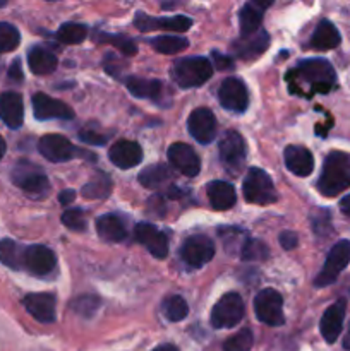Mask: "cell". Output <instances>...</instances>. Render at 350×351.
I'll use <instances>...</instances> for the list:
<instances>
[{
	"label": "cell",
	"instance_id": "1",
	"mask_svg": "<svg viewBox=\"0 0 350 351\" xmlns=\"http://www.w3.org/2000/svg\"><path fill=\"white\" fill-rule=\"evenodd\" d=\"M290 91L304 98L316 93H328L335 88L336 74L333 65L325 58H309L295 65L287 74Z\"/></svg>",
	"mask_w": 350,
	"mask_h": 351
},
{
	"label": "cell",
	"instance_id": "2",
	"mask_svg": "<svg viewBox=\"0 0 350 351\" xmlns=\"http://www.w3.org/2000/svg\"><path fill=\"white\" fill-rule=\"evenodd\" d=\"M350 187V154L331 151L323 165L318 189L326 197H335Z\"/></svg>",
	"mask_w": 350,
	"mask_h": 351
},
{
	"label": "cell",
	"instance_id": "3",
	"mask_svg": "<svg viewBox=\"0 0 350 351\" xmlns=\"http://www.w3.org/2000/svg\"><path fill=\"white\" fill-rule=\"evenodd\" d=\"M172 75L182 89L199 88L211 77L213 67L205 57H185L175 62Z\"/></svg>",
	"mask_w": 350,
	"mask_h": 351
},
{
	"label": "cell",
	"instance_id": "4",
	"mask_svg": "<svg viewBox=\"0 0 350 351\" xmlns=\"http://www.w3.org/2000/svg\"><path fill=\"white\" fill-rule=\"evenodd\" d=\"M12 182L31 199H45L50 192L47 175L30 161H19L14 167Z\"/></svg>",
	"mask_w": 350,
	"mask_h": 351
},
{
	"label": "cell",
	"instance_id": "5",
	"mask_svg": "<svg viewBox=\"0 0 350 351\" xmlns=\"http://www.w3.org/2000/svg\"><path fill=\"white\" fill-rule=\"evenodd\" d=\"M244 197L247 202L257 206H268L277 201V191H275L273 180L270 175L259 168H250L247 171L242 184Z\"/></svg>",
	"mask_w": 350,
	"mask_h": 351
},
{
	"label": "cell",
	"instance_id": "6",
	"mask_svg": "<svg viewBox=\"0 0 350 351\" xmlns=\"http://www.w3.org/2000/svg\"><path fill=\"white\" fill-rule=\"evenodd\" d=\"M254 312H256V317L263 324L271 326V328H278V326L285 324L283 298L278 291L271 290V288H264L256 295V298H254Z\"/></svg>",
	"mask_w": 350,
	"mask_h": 351
},
{
	"label": "cell",
	"instance_id": "7",
	"mask_svg": "<svg viewBox=\"0 0 350 351\" xmlns=\"http://www.w3.org/2000/svg\"><path fill=\"white\" fill-rule=\"evenodd\" d=\"M350 263V242L349 240H340L329 250L326 263L323 269L319 271L318 278L314 280V285L318 288L329 287L336 281L338 274L349 266Z\"/></svg>",
	"mask_w": 350,
	"mask_h": 351
},
{
	"label": "cell",
	"instance_id": "8",
	"mask_svg": "<svg viewBox=\"0 0 350 351\" xmlns=\"http://www.w3.org/2000/svg\"><path fill=\"white\" fill-rule=\"evenodd\" d=\"M244 302L239 293H226L216 302L211 311V326L216 329L233 328L244 317Z\"/></svg>",
	"mask_w": 350,
	"mask_h": 351
},
{
	"label": "cell",
	"instance_id": "9",
	"mask_svg": "<svg viewBox=\"0 0 350 351\" xmlns=\"http://www.w3.org/2000/svg\"><path fill=\"white\" fill-rule=\"evenodd\" d=\"M38 149H40L41 156L47 158L51 163L71 161L81 154V149H78L67 137L60 136V134H47L41 137L38 143Z\"/></svg>",
	"mask_w": 350,
	"mask_h": 351
},
{
	"label": "cell",
	"instance_id": "10",
	"mask_svg": "<svg viewBox=\"0 0 350 351\" xmlns=\"http://www.w3.org/2000/svg\"><path fill=\"white\" fill-rule=\"evenodd\" d=\"M180 256L187 266L202 267L215 256V243L206 235H192L182 243Z\"/></svg>",
	"mask_w": 350,
	"mask_h": 351
},
{
	"label": "cell",
	"instance_id": "11",
	"mask_svg": "<svg viewBox=\"0 0 350 351\" xmlns=\"http://www.w3.org/2000/svg\"><path fill=\"white\" fill-rule=\"evenodd\" d=\"M218 98L223 108L233 113H244L249 106V91L240 79L229 77L218 89Z\"/></svg>",
	"mask_w": 350,
	"mask_h": 351
},
{
	"label": "cell",
	"instance_id": "12",
	"mask_svg": "<svg viewBox=\"0 0 350 351\" xmlns=\"http://www.w3.org/2000/svg\"><path fill=\"white\" fill-rule=\"evenodd\" d=\"M220 160L225 165L226 170H232L233 173L242 168L246 161V143L239 132L230 130L220 141Z\"/></svg>",
	"mask_w": 350,
	"mask_h": 351
},
{
	"label": "cell",
	"instance_id": "13",
	"mask_svg": "<svg viewBox=\"0 0 350 351\" xmlns=\"http://www.w3.org/2000/svg\"><path fill=\"white\" fill-rule=\"evenodd\" d=\"M57 264L54 250L45 245H30L24 249L23 256V269L30 271L34 276H45L51 273Z\"/></svg>",
	"mask_w": 350,
	"mask_h": 351
},
{
	"label": "cell",
	"instance_id": "14",
	"mask_svg": "<svg viewBox=\"0 0 350 351\" xmlns=\"http://www.w3.org/2000/svg\"><path fill=\"white\" fill-rule=\"evenodd\" d=\"M134 239L148 249V252L156 259H165L168 254V239L163 232L151 223H139L134 228Z\"/></svg>",
	"mask_w": 350,
	"mask_h": 351
},
{
	"label": "cell",
	"instance_id": "15",
	"mask_svg": "<svg viewBox=\"0 0 350 351\" xmlns=\"http://www.w3.org/2000/svg\"><path fill=\"white\" fill-rule=\"evenodd\" d=\"M168 161L185 177H196L201 170V161L189 144L175 143L168 147Z\"/></svg>",
	"mask_w": 350,
	"mask_h": 351
},
{
	"label": "cell",
	"instance_id": "16",
	"mask_svg": "<svg viewBox=\"0 0 350 351\" xmlns=\"http://www.w3.org/2000/svg\"><path fill=\"white\" fill-rule=\"evenodd\" d=\"M187 127L198 143L209 144L216 137V119L209 108H196L189 115Z\"/></svg>",
	"mask_w": 350,
	"mask_h": 351
},
{
	"label": "cell",
	"instance_id": "17",
	"mask_svg": "<svg viewBox=\"0 0 350 351\" xmlns=\"http://www.w3.org/2000/svg\"><path fill=\"white\" fill-rule=\"evenodd\" d=\"M33 110L34 117H36L38 120L74 119V112H72L71 106L65 105L60 99L50 98V96H47L45 93H36V95L33 96Z\"/></svg>",
	"mask_w": 350,
	"mask_h": 351
},
{
	"label": "cell",
	"instance_id": "18",
	"mask_svg": "<svg viewBox=\"0 0 350 351\" xmlns=\"http://www.w3.org/2000/svg\"><path fill=\"white\" fill-rule=\"evenodd\" d=\"M139 31H187L192 26V19L187 16H172V17H150L139 12L134 21Z\"/></svg>",
	"mask_w": 350,
	"mask_h": 351
},
{
	"label": "cell",
	"instance_id": "19",
	"mask_svg": "<svg viewBox=\"0 0 350 351\" xmlns=\"http://www.w3.org/2000/svg\"><path fill=\"white\" fill-rule=\"evenodd\" d=\"M110 161L120 170H129L143 161V149L134 141H117L108 151Z\"/></svg>",
	"mask_w": 350,
	"mask_h": 351
},
{
	"label": "cell",
	"instance_id": "20",
	"mask_svg": "<svg viewBox=\"0 0 350 351\" xmlns=\"http://www.w3.org/2000/svg\"><path fill=\"white\" fill-rule=\"evenodd\" d=\"M343 321H345V302L338 300L326 308L323 314L321 322H319V329H321V336L325 338L326 343L333 345L338 339L340 332L343 329Z\"/></svg>",
	"mask_w": 350,
	"mask_h": 351
},
{
	"label": "cell",
	"instance_id": "21",
	"mask_svg": "<svg viewBox=\"0 0 350 351\" xmlns=\"http://www.w3.org/2000/svg\"><path fill=\"white\" fill-rule=\"evenodd\" d=\"M23 305L38 322L50 324L55 321V298L50 293L26 295Z\"/></svg>",
	"mask_w": 350,
	"mask_h": 351
},
{
	"label": "cell",
	"instance_id": "22",
	"mask_svg": "<svg viewBox=\"0 0 350 351\" xmlns=\"http://www.w3.org/2000/svg\"><path fill=\"white\" fill-rule=\"evenodd\" d=\"M0 119L9 129H19L24 120V105L19 93L7 91L0 95Z\"/></svg>",
	"mask_w": 350,
	"mask_h": 351
},
{
	"label": "cell",
	"instance_id": "23",
	"mask_svg": "<svg viewBox=\"0 0 350 351\" xmlns=\"http://www.w3.org/2000/svg\"><path fill=\"white\" fill-rule=\"evenodd\" d=\"M283 158L288 170L297 177H309L314 170V158H312L311 151L305 149L304 146L285 147Z\"/></svg>",
	"mask_w": 350,
	"mask_h": 351
},
{
	"label": "cell",
	"instance_id": "24",
	"mask_svg": "<svg viewBox=\"0 0 350 351\" xmlns=\"http://www.w3.org/2000/svg\"><path fill=\"white\" fill-rule=\"evenodd\" d=\"M270 47V36L266 31H257V33L250 34V36H242L233 43V51L237 57L244 58V60H253V58L259 57L266 48Z\"/></svg>",
	"mask_w": 350,
	"mask_h": 351
},
{
	"label": "cell",
	"instance_id": "25",
	"mask_svg": "<svg viewBox=\"0 0 350 351\" xmlns=\"http://www.w3.org/2000/svg\"><path fill=\"white\" fill-rule=\"evenodd\" d=\"M270 2H249L240 9V33L242 36H250V34L261 31L263 24V14L266 7H270Z\"/></svg>",
	"mask_w": 350,
	"mask_h": 351
},
{
	"label": "cell",
	"instance_id": "26",
	"mask_svg": "<svg viewBox=\"0 0 350 351\" xmlns=\"http://www.w3.org/2000/svg\"><path fill=\"white\" fill-rule=\"evenodd\" d=\"M96 232L105 242H122L127 237V228L119 215H103L96 219Z\"/></svg>",
	"mask_w": 350,
	"mask_h": 351
},
{
	"label": "cell",
	"instance_id": "27",
	"mask_svg": "<svg viewBox=\"0 0 350 351\" xmlns=\"http://www.w3.org/2000/svg\"><path fill=\"white\" fill-rule=\"evenodd\" d=\"M208 199L211 202L213 209H216V211H226L237 201L235 189L229 182L215 180L208 185Z\"/></svg>",
	"mask_w": 350,
	"mask_h": 351
},
{
	"label": "cell",
	"instance_id": "28",
	"mask_svg": "<svg viewBox=\"0 0 350 351\" xmlns=\"http://www.w3.org/2000/svg\"><path fill=\"white\" fill-rule=\"evenodd\" d=\"M340 33L338 29L335 27V24L329 23V21H321L316 27L314 34L311 38V47L314 50L319 51H326V50H333L340 45Z\"/></svg>",
	"mask_w": 350,
	"mask_h": 351
},
{
	"label": "cell",
	"instance_id": "29",
	"mask_svg": "<svg viewBox=\"0 0 350 351\" xmlns=\"http://www.w3.org/2000/svg\"><path fill=\"white\" fill-rule=\"evenodd\" d=\"M27 64L33 74L36 75H47L57 69V57L51 53L50 50L43 47H33L27 53Z\"/></svg>",
	"mask_w": 350,
	"mask_h": 351
},
{
	"label": "cell",
	"instance_id": "30",
	"mask_svg": "<svg viewBox=\"0 0 350 351\" xmlns=\"http://www.w3.org/2000/svg\"><path fill=\"white\" fill-rule=\"evenodd\" d=\"M126 86L136 98H151L154 99L156 96L161 95V86L160 81L156 79H144L137 77V75H130L126 79Z\"/></svg>",
	"mask_w": 350,
	"mask_h": 351
},
{
	"label": "cell",
	"instance_id": "31",
	"mask_svg": "<svg viewBox=\"0 0 350 351\" xmlns=\"http://www.w3.org/2000/svg\"><path fill=\"white\" fill-rule=\"evenodd\" d=\"M24 249L14 240H0V263L10 269H23Z\"/></svg>",
	"mask_w": 350,
	"mask_h": 351
},
{
	"label": "cell",
	"instance_id": "32",
	"mask_svg": "<svg viewBox=\"0 0 350 351\" xmlns=\"http://www.w3.org/2000/svg\"><path fill=\"white\" fill-rule=\"evenodd\" d=\"M170 178V171L165 165H153V167L144 168L139 173L141 185L146 189H158Z\"/></svg>",
	"mask_w": 350,
	"mask_h": 351
},
{
	"label": "cell",
	"instance_id": "33",
	"mask_svg": "<svg viewBox=\"0 0 350 351\" xmlns=\"http://www.w3.org/2000/svg\"><path fill=\"white\" fill-rule=\"evenodd\" d=\"M151 45H153L154 50L160 51V53L174 55L184 51L185 48L189 47V40L178 36H158L151 40Z\"/></svg>",
	"mask_w": 350,
	"mask_h": 351
},
{
	"label": "cell",
	"instance_id": "34",
	"mask_svg": "<svg viewBox=\"0 0 350 351\" xmlns=\"http://www.w3.org/2000/svg\"><path fill=\"white\" fill-rule=\"evenodd\" d=\"M86 36H88V29H86L84 24L78 23H65L57 31L58 41L65 45H78L84 41Z\"/></svg>",
	"mask_w": 350,
	"mask_h": 351
},
{
	"label": "cell",
	"instance_id": "35",
	"mask_svg": "<svg viewBox=\"0 0 350 351\" xmlns=\"http://www.w3.org/2000/svg\"><path fill=\"white\" fill-rule=\"evenodd\" d=\"M112 191V182H110L108 175L100 173L98 178H93L89 184L82 187L81 194L86 199H103L110 194Z\"/></svg>",
	"mask_w": 350,
	"mask_h": 351
},
{
	"label": "cell",
	"instance_id": "36",
	"mask_svg": "<svg viewBox=\"0 0 350 351\" xmlns=\"http://www.w3.org/2000/svg\"><path fill=\"white\" fill-rule=\"evenodd\" d=\"M163 314L167 315L168 321L172 322H180L187 317L189 307L187 302L182 297L175 295V297H168L167 300L163 302Z\"/></svg>",
	"mask_w": 350,
	"mask_h": 351
},
{
	"label": "cell",
	"instance_id": "37",
	"mask_svg": "<svg viewBox=\"0 0 350 351\" xmlns=\"http://www.w3.org/2000/svg\"><path fill=\"white\" fill-rule=\"evenodd\" d=\"M254 345V336L250 329H240L223 343V351H250Z\"/></svg>",
	"mask_w": 350,
	"mask_h": 351
},
{
	"label": "cell",
	"instance_id": "38",
	"mask_svg": "<svg viewBox=\"0 0 350 351\" xmlns=\"http://www.w3.org/2000/svg\"><path fill=\"white\" fill-rule=\"evenodd\" d=\"M21 41V34L16 26L9 23H0V53L16 50Z\"/></svg>",
	"mask_w": 350,
	"mask_h": 351
},
{
	"label": "cell",
	"instance_id": "39",
	"mask_svg": "<svg viewBox=\"0 0 350 351\" xmlns=\"http://www.w3.org/2000/svg\"><path fill=\"white\" fill-rule=\"evenodd\" d=\"M240 256L244 261H266L270 257V250L261 240H247L242 243Z\"/></svg>",
	"mask_w": 350,
	"mask_h": 351
},
{
	"label": "cell",
	"instance_id": "40",
	"mask_svg": "<svg viewBox=\"0 0 350 351\" xmlns=\"http://www.w3.org/2000/svg\"><path fill=\"white\" fill-rule=\"evenodd\" d=\"M100 41L102 43H108L113 45L115 48H119L122 53L126 55H136L137 53V47L130 38L122 36V34H108V33H102L100 34Z\"/></svg>",
	"mask_w": 350,
	"mask_h": 351
},
{
	"label": "cell",
	"instance_id": "41",
	"mask_svg": "<svg viewBox=\"0 0 350 351\" xmlns=\"http://www.w3.org/2000/svg\"><path fill=\"white\" fill-rule=\"evenodd\" d=\"M62 223L74 232H84L86 230V218L81 209H67L62 215Z\"/></svg>",
	"mask_w": 350,
	"mask_h": 351
},
{
	"label": "cell",
	"instance_id": "42",
	"mask_svg": "<svg viewBox=\"0 0 350 351\" xmlns=\"http://www.w3.org/2000/svg\"><path fill=\"white\" fill-rule=\"evenodd\" d=\"M100 305V300L96 297H81L74 302V308L79 314L93 315L95 314L96 307Z\"/></svg>",
	"mask_w": 350,
	"mask_h": 351
},
{
	"label": "cell",
	"instance_id": "43",
	"mask_svg": "<svg viewBox=\"0 0 350 351\" xmlns=\"http://www.w3.org/2000/svg\"><path fill=\"white\" fill-rule=\"evenodd\" d=\"M79 137H81V141H84V143L95 144V146H102V144L106 143L105 136H100V134L93 132V130H82V132H79Z\"/></svg>",
	"mask_w": 350,
	"mask_h": 351
},
{
	"label": "cell",
	"instance_id": "44",
	"mask_svg": "<svg viewBox=\"0 0 350 351\" xmlns=\"http://www.w3.org/2000/svg\"><path fill=\"white\" fill-rule=\"evenodd\" d=\"M280 245L283 247L285 250H292V249H295V247H297V243H299V239H297V235H295L294 232H281L280 233Z\"/></svg>",
	"mask_w": 350,
	"mask_h": 351
},
{
	"label": "cell",
	"instance_id": "45",
	"mask_svg": "<svg viewBox=\"0 0 350 351\" xmlns=\"http://www.w3.org/2000/svg\"><path fill=\"white\" fill-rule=\"evenodd\" d=\"M213 58H215V62H216V69H220V71L232 69L233 62L230 60V57H225V55L218 53V51H213Z\"/></svg>",
	"mask_w": 350,
	"mask_h": 351
},
{
	"label": "cell",
	"instance_id": "46",
	"mask_svg": "<svg viewBox=\"0 0 350 351\" xmlns=\"http://www.w3.org/2000/svg\"><path fill=\"white\" fill-rule=\"evenodd\" d=\"M74 199H75V192L71 191V189H69V191H62L60 195H58V201H60V204H64V206L72 204V202H74Z\"/></svg>",
	"mask_w": 350,
	"mask_h": 351
},
{
	"label": "cell",
	"instance_id": "47",
	"mask_svg": "<svg viewBox=\"0 0 350 351\" xmlns=\"http://www.w3.org/2000/svg\"><path fill=\"white\" fill-rule=\"evenodd\" d=\"M9 75H10V79H16V81H21V79H23V72H21V62L19 60H14V64L10 65Z\"/></svg>",
	"mask_w": 350,
	"mask_h": 351
},
{
	"label": "cell",
	"instance_id": "48",
	"mask_svg": "<svg viewBox=\"0 0 350 351\" xmlns=\"http://www.w3.org/2000/svg\"><path fill=\"white\" fill-rule=\"evenodd\" d=\"M340 209H342L343 215L350 216V194L345 195V197H343L342 201H340Z\"/></svg>",
	"mask_w": 350,
	"mask_h": 351
},
{
	"label": "cell",
	"instance_id": "49",
	"mask_svg": "<svg viewBox=\"0 0 350 351\" xmlns=\"http://www.w3.org/2000/svg\"><path fill=\"white\" fill-rule=\"evenodd\" d=\"M153 351H178V348L175 345H160V346H156Z\"/></svg>",
	"mask_w": 350,
	"mask_h": 351
},
{
	"label": "cell",
	"instance_id": "50",
	"mask_svg": "<svg viewBox=\"0 0 350 351\" xmlns=\"http://www.w3.org/2000/svg\"><path fill=\"white\" fill-rule=\"evenodd\" d=\"M5 149H7V144L5 141H3V137L0 136V160H2L3 154H5Z\"/></svg>",
	"mask_w": 350,
	"mask_h": 351
},
{
	"label": "cell",
	"instance_id": "51",
	"mask_svg": "<svg viewBox=\"0 0 350 351\" xmlns=\"http://www.w3.org/2000/svg\"><path fill=\"white\" fill-rule=\"evenodd\" d=\"M345 348L350 350V341H345Z\"/></svg>",
	"mask_w": 350,
	"mask_h": 351
}]
</instances>
